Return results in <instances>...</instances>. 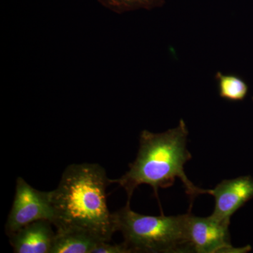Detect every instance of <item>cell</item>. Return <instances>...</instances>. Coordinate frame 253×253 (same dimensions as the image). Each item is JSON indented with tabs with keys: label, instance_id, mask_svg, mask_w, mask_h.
Returning a JSON list of instances; mask_svg holds the SVG:
<instances>
[{
	"label": "cell",
	"instance_id": "277c9868",
	"mask_svg": "<svg viewBox=\"0 0 253 253\" xmlns=\"http://www.w3.org/2000/svg\"><path fill=\"white\" fill-rule=\"evenodd\" d=\"M54 218L51 191L37 190L18 176L12 207L5 224L6 235L9 237L23 226L36 221L49 220L53 224Z\"/></svg>",
	"mask_w": 253,
	"mask_h": 253
},
{
	"label": "cell",
	"instance_id": "3957f363",
	"mask_svg": "<svg viewBox=\"0 0 253 253\" xmlns=\"http://www.w3.org/2000/svg\"><path fill=\"white\" fill-rule=\"evenodd\" d=\"M116 229L131 253L191 252L188 239L190 212L177 216L144 215L133 211L130 201L113 212Z\"/></svg>",
	"mask_w": 253,
	"mask_h": 253
},
{
	"label": "cell",
	"instance_id": "9c48e42d",
	"mask_svg": "<svg viewBox=\"0 0 253 253\" xmlns=\"http://www.w3.org/2000/svg\"><path fill=\"white\" fill-rule=\"evenodd\" d=\"M215 79L221 99L229 101H241L249 94L247 83L236 75L224 74L219 71L216 73Z\"/></svg>",
	"mask_w": 253,
	"mask_h": 253
},
{
	"label": "cell",
	"instance_id": "7a4b0ae2",
	"mask_svg": "<svg viewBox=\"0 0 253 253\" xmlns=\"http://www.w3.org/2000/svg\"><path fill=\"white\" fill-rule=\"evenodd\" d=\"M189 135L184 120L173 129L162 133L141 131L139 148L135 161L129 165V169L119 179H111L126 190L127 201H130L134 190L141 184H148L158 196L160 188L170 187L179 178L185 187L191 201L199 194H211L212 189L197 187L188 179L184 165L191 159L186 149Z\"/></svg>",
	"mask_w": 253,
	"mask_h": 253
},
{
	"label": "cell",
	"instance_id": "7c38bea8",
	"mask_svg": "<svg viewBox=\"0 0 253 253\" xmlns=\"http://www.w3.org/2000/svg\"></svg>",
	"mask_w": 253,
	"mask_h": 253
},
{
	"label": "cell",
	"instance_id": "5b68a950",
	"mask_svg": "<svg viewBox=\"0 0 253 253\" xmlns=\"http://www.w3.org/2000/svg\"><path fill=\"white\" fill-rule=\"evenodd\" d=\"M230 220L213 216L199 217L190 213L188 239L191 251L198 253H247L251 246L236 249L231 244Z\"/></svg>",
	"mask_w": 253,
	"mask_h": 253
},
{
	"label": "cell",
	"instance_id": "30bf717a",
	"mask_svg": "<svg viewBox=\"0 0 253 253\" xmlns=\"http://www.w3.org/2000/svg\"><path fill=\"white\" fill-rule=\"evenodd\" d=\"M101 6L115 14H123L130 11L157 9L166 4V0H97Z\"/></svg>",
	"mask_w": 253,
	"mask_h": 253
},
{
	"label": "cell",
	"instance_id": "52a82bcc",
	"mask_svg": "<svg viewBox=\"0 0 253 253\" xmlns=\"http://www.w3.org/2000/svg\"><path fill=\"white\" fill-rule=\"evenodd\" d=\"M49 220H38L27 225L9 236L15 253H51L56 232Z\"/></svg>",
	"mask_w": 253,
	"mask_h": 253
},
{
	"label": "cell",
	"instance_id": "8fae6325",
	"mask_svg": "<svg viewBox=\"0 0 253 253\" xmlns=\"http://www.w3.org/2000/svg\"><path fill=\"white\" fill-rule=\"evenodd\" d=\"M130 250L124 242L119 244H110L109 242L101 241L96 245L92 253H131Z\"/></svg>",
	"mask_w": 253,
	"mask_h": 253
},
{
	"label": "cell",
	"instance_id": "8992f818",
	"mask_svg": "<svg viewBox=\"0 0 253 253\" xmlns=\"http://www.w3.org/2000/svg\"><path fill=\"white\" fill-rule=\"evenodd\" d=\"M211 195L215 199L212 215L230 220L231 216L238 210L253 199V178L244 176L225 179L212 189Z\"/></svg>",
	"mask_w": 253,
	"mask_h": 253
},
{
	"label": "cell",
	"instance_id": "ba28073f",
	"mask_svg": "<svg viewBox=\"0 0 253 253\" xmlns=\"http://www.w3.org/2000/svg\"><path fill=\"white\" fill-rule=\"evenodd\" d=\"M101 241L82 231H56L51 253H92Z\"/></svg>",
	"mask_w": 253,
	"mask_h": 253
},
{
	"label": "cell",
	"instance_id": "6da1fadb",
	"mask_svg": "<svg viewBox=\"0 0 253 253\" xmlns=\"http://www.w3.org/2000/svg\"><path fill=\"white\" fill-rule=\"evenodd\" d=\"M111 183L99 164L68 166L59 185L51 191L56 231H82L110 242L117 231L106 201V188Z\"/></svg>",
	"mask_w": 253,
	"mask_h": 253
}]
</instances>
